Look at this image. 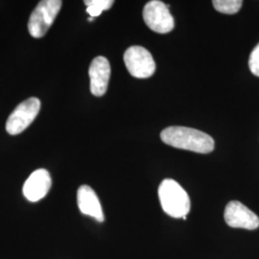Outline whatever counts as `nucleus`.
Instances as JSON below:
<instances>
[{"label": "nucleus", "instance_id": "nucleus-1", "mask_svg": "<svg viewBox=\"0 0 259 259\" xmlns=\"http://www.w3.org/2000/svg\"><path fill=\"white\" fill-rule=\"evenodd\" d=\"M160 139L174 148L192 151L200 154L212 152L215 146L214 139L207 134L199 130L182 126H172L163 130Z\"/></svg>", "mask_w": 259, "mask_h": 259}, {"label": "nucleus", "instance_id": "nucleus-2", "mask_svg": "<svg viewBox=\"0 0 259 259\" xmlns=\"http://www.w3.org/2000/svg\"><path fill=\"white\" fill-rule=\"evenodd\" d=\"M158 198L164 212L173 218H184L190 210V199L176 181L165 179L158 187Z\"/></svg>", "mask_w": 259, "mask_h": 259}, {"label": "nucleus", "instance_id": "nucleus-3", "mask_svg": "<svg viewBox=\"0 0 259 259\" xmlns=\"http://www.w3.org/2000/svg\"><path fill=\"white\" fill-rule=\"evenodd\" d=\"M62 4L60 0H42L37 4L28 21V31L32 37L39 38L47 34L54 23Z\"/></svg>", "mask_w": 259, "mask_h": 259}, {"label": "nucleus", "instance_id": "nucleus-4", "mask_svg": "<svg viewBox=\"0 0 259 259\" xmlns=\"http://www.w3.org/2000/svg\"><path fill=\"white\" fill-rule=\"evenodd\" d=\"M124 62L130 74L136 78H149L156 71V63L153 56L144 47H129L124 54Z\"/></svg>", "mask_w": 259, "mask_h": 259}, {"label": "nucleus", "instance_id": "nucleus-5", "mask_svg": "<svg viewBox=\"0 0 259 259\" xmlns=\"http://www.w3.org/2000/svg\"><path fill=\"white\" fill-rule=\"evenodd\" d=\"M40 110V101L31 97L19 106L10 114L6 122V131L12 136L19 135L32 124Z\"/></svg>", "mask_w": 259, "mask_h": 259}, {"label": "nucleus", "instance_id": "nucleus-6", "mask_svg": "<svg viewBox=\"0 0 259 259\" xmlns=\"http://www.w3.org/2000/svg\"><path fill=\"white\" fill-rule=\"evenodd\" d=\"M168 8L161 1H149L143 9V19L146 25L158 34L171 32L174 29L175 22Z\"/></svg>", "mask_w": 259, "mask_h": 259}, {"label": "nucleus", "instance_id": "nucleus-7", "mask_svg": "<svg viewBox=\"0 0 259 259\" xmlns=\"http://www.w3.org/2000/svg\"><path fill=\"white\" fill-rule=\"evenodd\" d=\"M225 221L234 229L256 230L259 227V217L247 206L237 201H232L225 209Z\"/></svg>", "mask_w": 259, "mask_h": 259}, {"label": "nucleus", "instance_id": "nucleus-8", "mask_svg": "<svg viewBox=\"0 0 259 259\" xmlns=\"http://www.w3.org/2000/svg\"><path fill=\"white\" fill-rule=\"evenodd\" d=\"M89 75L91 79V92L94 96H103L107 93L111 77V65L107 58L98 56L90 65Z\"/></svg>", "mask_w": 259, "mask_h": 259}, {"label": "nucleus", "instance_id": "nucleus-9", "mask_svg": "<svg viewBox=\"0 0 259 259\" xmlns=\"http://www.w3.org/2000/svg\"><path fill=\"white\" fill-rule=\"evenodd\" d=\"M52 185L49 172L46 169L34 171L23 185V194L32 203L38 202L47 196Z\"/></svg>", "mask_w": 259, "mask_h": 259}, {"label": "nucleus", "instance_id": "nucleus-10", "mask_svg": "<svg viewBox=\"0 0 259 259\" xmlns=\"http://www.w3.org/2000/svg\"><path fill=\"white\" fill-rule=\"evenodd\" d=\"M77 202L81 212L91 216L98 222H103L105 217L102 206L95 191L89 185H82L77 192Z\"/></svg>", "mask_w": 259, "mask_h": 259}, {"label": "nucleus", "instance_id": "nucleus-11", "mask_svg": "<svg viewBox=\"0 0 259 259\" xmlns=\"http://www.w3.org/2000/svg\"><path fill=\"white\" fill-rule=\"evenodd\" d=\"M114 1L112 0H87L84 4L88 6L87 12L91 18L98 17L102 14L103 11L109 10L113 5Z\"/></svg>", "mask_w": 259, "mask_h": 259}, {"label": "nucleus", "instance_id": "nucleus-12", "mask_svg": "<svg viewBox=\"0 0 259 259\" xmlns=\"http://www.w3.org/2000/svg\"><path fill=\"white\" fill-rule=\"evenodd\" d=\"M212 4L213 7L218 12L227 15H233L240 10L243 2L241 0H214Z\"/></svg>", "mask_w": 259, "mask_h": 259}, {"label": "nucleus", "instance_id": "nucleus-13", "mask_svg": "<svg viewBox=\"0 0 259 259\" xmlns=\"http://www.w3.org/2000/svg\"><path fill=\"white\" fill-rule=\"evenodd\" d=\"M249 66L251 73L259 77V44L250 53Z\"/></svg>", "mask_w": 259, "mask_h": 259}]
</instances>
